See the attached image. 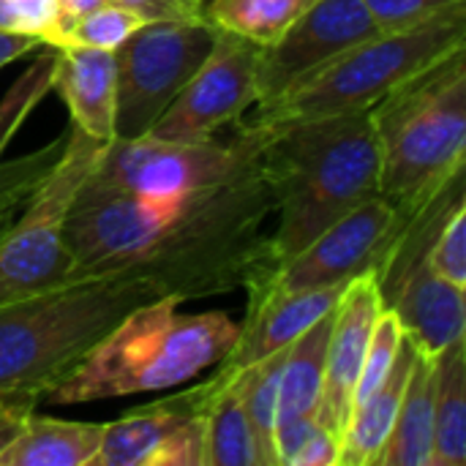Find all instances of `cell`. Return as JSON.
<instances>
[{"label":"cell","mask_w":466,"mask_h":466,"mask_svg":"<svg viewBox=\"0 0 466 466\" xmlns=\"http://www.w3.org/2000/svg\"><path fill=\"white\" fill-rule=\"evenodd\" d=\"M224 177L175 197H134L85 177L68 221V276H120L147 298L197 300L248 289L276 268L265 221L276 194L265 169V126Z\"/></svg>","instance_id":"1"},{"label":"cell","mask_w":466,"mask_h":466,"mask_svg":"<svg viewBox=\"0 0 466 466\" xmlns=\"http://www.w3.org/2000/svg\"><path fill=\"white\" fill-rule=\"evenodd\" d=\"M380 167L369 109L265 126V169L279 213L270 240L279 265L344 213L377 197Z\"/></svg>","instance_id":"2"},{"label":"cell","mask_w":466,"mask_h":466,"mask_svg":"<svg viewBox=\"0 0 466 466\" xmlns=\"http://www.w3.org/2000/svg\"><path fill=\"white\" fill-rule=\"evenodd\" d=\"M240 325L221 311L180 314V300L153 298L131 309L44 401L87 404L183 385L221 363Z\"/></svg>","instance_id":"3"},{"label":"cell","mask_w":466,"mask_h":466,"mask_svg":"<svg viewBox=\"0 0 466 466\" xmlns=\"http://www.w3.org/2000/svg\"><path fill=\"white\" fill-rule=\"evenodd\" d=\"M147 292L120 276H66L0 306V396L41 401Z\"/></svg>","instance_id":"4"},{"label":"cell","mask_w":466,"mask_h":466,"mask_svg":"<svg viewBox=\"0 0 466 466\" xmlns=\"http://www.w3.org/2000/svg\"><path fill=\"white\" fill-rule=\"evenodd\" d=\"M464 52L410 76L369 109L380 142V197L396 208L399 224L464 175Z\"/></svg>","instance_id":"5"},{"label":"cell","mask_w":466,"mask_h":466,"mask_svg":"<svg viewBox=\"0 0 466 466\" xmlns=\"http://www.w3.org/2000/svg\"><path fill=\"white\" fill-rule=\"evenodd\" d=\"M464 44L466 3L451 5L437 16L404 30H380L336 55L276 101L254 104L257 112L246 123L273 126L371 109L401 82L426 71L456 49H464Z\"/></svg>","instance_id":"6"},{"label":"cell","mask_w":466,"mask_h":466,"mask_svg":"<svg viewBox=\"0 0 466 466\" xmlns=\"http://www.w3.org/2000/svg\"><path fill=\"white\" fill-rule=\"evenodd\" d=\"M101 147L104 142L85 137L68 123L60 156L0 229V306L68 276V210L79 186L93 172Z\"/></svg>","instance_id":"7"},{"label":"cell","mask_w":466,"mask_h":466,"mask_svg":"<svg viewBox=\"0 0 466 466\" xmlns=\"http://www.w3.org/2000/svg\"><path fill=\"white\" fill-rule=\"evenodd\" d=\"M208 19L145 22L115 49V139H137L153 128L180 87L216 44Z\"/></svg>","instance_id":"8"},{"label":"cell","mask_w":466,"mask_h":466,"mask_svg":"<svg viewBox=\"0 0 466 466\" xmlns=\"http://www.w3.org/2000/svg\"><path fill=\"white\" fill-rule=\"evenodd\" d=\"M254 137L257 128L251 123H240L229 142H180L158 139L150 134L137 139H112L101 147L90 180L134 197L186 194L235 169V164L251 147Z\"/></svg>","instance_id":"9"},{"label":"cell","mask_w":466,"mask_h":466,"mask_svg":"<svg viewBox=\"0 0 466 466\" xmlns=\"http://www.w3.org/2000/svg\"><path fill=\"white\" fill-rule=\"evenodd\" d=\"M262 46L218 30L216 44L194 76L147 131L158 139L202 142L238 123L257 104Z\"/></svg>","instance_id":"10"},{"label":"cell","mask_w":466,"mask_h":466,"mask_svg":"<svg viewBox=\"0 0 466 466\" xmlns=\"http://www.w3.org/2000/svg\"><path fill=\"white\" fill-rule=\"evenodd\" d=\"M374 33L380 30L363 0H314V5H309L276 44L262 49L257 104L276 101L336 55Z\"/></svg>","instance_id":"11"},{"label":"cell","mask_w":466,"mask_h":466,"mask_svg":"<svg viewBox=\"0 0 466 466\" xmlns=\"http://www.w3.org/2000/svg\"><path fill=\"white\" fill-rule=\"evenodd\" d=\"M399 227L396 208L377 194L325 227L298 254L287 257L270 279L287 289L347 284L352 276L377 268Z\"/></svg>","instance_id":"12"},{"label":"cell","mask_w":466,"mask_h":466,"mask_svg":"<svg viewBox=\"0 0 466 466\" xmlns=\"http://www.w3.org/2000/svg\"><path fill=\"white\" fill-rule=\"evenodd\" d=\"M382 309L385 300L374 270H363L352 276L333 309V328L328 336L325 382H322V401L317 410V420L339 440L344 437L352 412V393L358 385V374L371 341L374 322L382 314Z\"/></svg>","instance_id":"13"},{"label":"cell","mask_w":466,"mask_h":466,"mask_svg":"<svg viewBox=\"0 0 466 466\" xmlns=\"http://www.w3.org/2000/svg\"><path fill=\"white\" fill-rule=\"evenodd\" d=\"M270 276L248 287V314L240 325L235 347L216 366L218 371L232 374L287 350L317 319L333 311V306L339 303L347 287V284H333L317 289H287L273 284Z\"/></svg>","instance_id":"14"},{"label":"cell","mask_w":466,"mask_h":466,"mask_svg":"<svg viewBox=\"0 0 466 466\" xmlns=\"http://www.w3.org/2000/svg\"><path fill=\"white\" fill-rule=\"evenodd\" d=\"M464 287L445 281L429 268L426 259H420L385 295V309L399 317L418 352L437 358L451 344L464 339Z\"/></svg>","instance_id":"15"},{"label":"cell","mask_w":466,"mask_h":466,"mask_svg":"<svg viewBox=\"0 0 466 466\" xmlns=\"http://www.w3.org/2000/svg\"><path fill=\"white\" fill-rule=\"evenodd\" d=\"M52 90L63 98L71 126L96 142L115 139V52L93 46H55Z\"/></svg>","instance_id":"16"},{"label":"cell","mask_w":466,"mask_h":466,"mask_svg":"<svg viewBox=\"0 0 466 466\" xmlns=\"http://www.w3.org/2000/svg\"><path fill=\"white\" fill-rule=\"evenodd\" d=\"M210 401V380L199 382L180 396L137 407L112 423H104L101 448L93 466H153L156 453L169 434L188 418L202 415Z\"/></svg>","instance_id":"17"},{"label":"cell","mask_w":466,"mask_h":466,"mask_svg":"<svg viewBox=\"0 0 466 466\" xmlns=\"http://www.w3.org/2000/svg\"><path fill=\"white\" fill-rule=\"evenodd\" d=\"M415 355H418L415 344L410 339H404L401 352H399L396 366L388 374V380L369 399H363L358 407H352L344 437H341L339 466H377L385 445H388V437L393 431Z\"/></svg>","instance_id":"18"},{"label":"cell","mask_w":466,"mask_h":466,"mask_svg":"<svg viewBox=\"0 0 466 466\" xmlns=\"http://www.w3.org/2000/svg\"><path fill=\"white\" fill-rule=\"evenodd\" d=\"M104 423L57 420L30 412L16 440L0 453V466H93Z\"/></svg>","instance_id":"19"},{"label":"cell","mask_w":466,"mask_h":466,"mask_svg":"<svg viewBox=\"0 0 466 466\" xmlns=\"http://www.w3.org/2000/svg\"><path fill=\"white\" fill-rule=\"evenodd\" d=\"M336 309V306H333ZM333 328V311L317 319L300 339H295L281 363L279 382V415L276 429L295 426L303 420H317L325 382V352Z\"/></svg>","instance_id":"20"},{"label":"cell","mask_w":466,"mask_h":466,"mask_svg":"<svg viewBox=\"0 0 466 466\" xmlns=\"http://www.w3.org/2000/svg\"><path fill=\"white\" fill-rule=\"evenodd\" d=\"M434 374L437 358L418 352L401 407L377 466H431L434 448Z\"/></svg>","instance_id":"21"},{"label":"cell","mask_w":466,"mask_h":466,"mask_svg":"<svg viewBox=\"0 0 466 466\" xmlns=\"http://www.w3.org/2000/svg\"><path fill=\"white\" fill-rule=\"evenodd\" d=\"M205 466H262L257 434L243 407L238 371L210 377V401L205 410Z\"/></svg>","instance_id":"22"},{"label":"cell","mask_w":466,"mask_h":466,"mask_svg":"<svg viewBox=\"0 0 466 466\" xmlns=\"http://www.w3.org/2000/svg\"><path fill=\"white\" fill-rule=\"evenodd\" d=\"M431 466H466V339L437 355Z\"/></svg>","instance_id":"23"},{"label":"cell","mask_w":466,"mask_h":466,"mask_svg":"<svg viewBox=\"0 0 466 466\" xmlns=\"http://www.w3.org/2000/svg\"><path fill=\"white\" fill-rule=\"evenodd\" d=\"M309 5H314V0H208L205 16L213 27L265 49L276 44Z\"/></svg>","instance_id":"24"},{"label":"cell","mask_w":466,"mask_h":466,"mask_svg":"<svg viewBox=\"0 0 466 466\" xmlns=\"http://www.w3.org/2000/svg\"><path fill=\"white\" fill-rule=\"evenodd\" d=\"M284 352L287 350L238 371L243 407L248 412L251 429L259 442L262 466H279L276 461V415H279V382H281Z\"/></svg>","instance_id":"25"},{"label":"cell","mask_w":466,"mask_h":466,"mask_svg":"<svg viewBox=\"0 0 466 466\" xmlns=\"http://www.w3.org/2000/svg\"><path fill=\"white\" fill-rule=\"evenodd\" d=\"M145 22L147 19H142L137 11L115 3V0H104L93 11L82 14L76 22H71L46 46H68V44H74V46H93V49H109V52H115Z\"/></svg>","instance_id":"26"},{"label":"cell","mask_w":466,"mask_h":466,"mask_svg":"<svg viewBox=\"0 0 466 466\" xmlns=\"http://www.w3.org/2000/svg\"><path fill=\"white\" fill-rule=\"evenodd\" d=\"M52 68H55V46H46L44 52H38L30 60V66L3 93V98H0V156L8 147L11 137L19 131V126L27 120V115L52 90Z\"/></svg>","instance_id":"27"},{"label":"cell","mask_w":466,"mask_h":466,"mask_svg":"<svg viewBox=\"0 0 466 466\" xmlns=\"http://www.w3.org/2000/svg\"><path fill=\"white\" fill-rule=\"evenodd\" d=\"M404 339H407V333H404L399 317L390 309H382V314L374 322L371 341H369V350H366V358H363V366H360V374H358V385H355V393H352V407H358L363 399H369L388 380V374L396 366V358L401 352Z\"/></svg>","instance_id":"28"},{"label":"cell","mask_w":466,"mask_h":466,"mask_svg":"<svg viewBox=\"0 0 466 466\" xmlns=\"http://www.w3.org/2000/svg\"><path fill=\"white\" fill-rule=\"evenodd\" d=\"M429 268L442 276L445 281L464 287L466 289V205L464 197L453 202L448 210L445 221L440 224L429 254H426Z\"/></svg>","instance_id":"29"},{"label":"cell","mask_w":466,"mask_h":466,"mask_svg":"<svg viewBox=\"0 0 466 466\" xmlns=\"http://www.w3.org/2000/svg\"><path fill=\"white\" fill-rule=\"evenodd\" d=\"M60 25L57 0H0V33L33 35L46 44Z\"/></svg>","instance_id":"30"},{"label":"cell","mask_w":466,"mask_h":466,"mask_svg":"<svg viewBox=\"0 0 466 466\" xmlns=\"http://www.w3.org/2000/svg\"><path fill=\"white\" fill-rule=\"evenodd\" d=\"M466 0H363L377 30H404Z\"/></svg>","instance_id":"31"},{"label":"cell","mask_w":466,"mask_h":466,"mask_svg":"<svg viewBox=\"0 0 466 466\" xmlns=\"http://www.w3.org/2000/svg\"><path fill=\"white\" fill-rule=\"evenodd\" d=\"M147 22H194L205 16V0H115Z\"/></svg>","instance_id":"32"},{"label":"cell","mask_w":466,"mask_h":466,"mask_svg":"<svg viewBox=\"0 0 466 466\" xmlns=\"http://www.w3.org/2000/svg\"><path fill=\"white\" fill-rule=\"evenodd\" d=\"M33 407H35V401H30V399L0 396V453L16 440V434L22 431Z\"/></svg>","instance_id":"33"},{"label":"cell","mask_w":466,"mask_h":466,"mask_svg":"<svg viewBox=\"0 0 466 466\" xmlns=\"http://www.w3.org/2000/svg\"><path fill=\"white\" fill-rule=\"evenodd\" d=\"M44 46L38 38L33 35H19V33H0V68L14 63L16 57L27 55L30 49H38Z\"/></svg>","instance_id":"34"},{"label":"cell","mask_w":466,"mask_h":466,"mask_svg":"<svg viewBox=\"0 0 466 466\" xmlns=\"http://www.w3.org/2000/svg\"><path fill=\"white\" fill-rule=\"evenodd\" d=\"M60 3V25H57V30H55V35L46 41V44H52L71 22H76L82 14H87V11H93L96 5H101L104 0H57Z\"/></svg>","instance_id":"35"},{"label":"cell","mask_w":466,"mask_h":466,"mask_svg":"<svg viewBox=\"0 0 466 466\" xmlns=\"http://www.w3.org/2000/svg\"><path fill=\"white\" fill-rule=\"evenodd\" d=\"M205 3H208V0H205Z\"/></svg>","instance_id":"36"}]
</instances>
